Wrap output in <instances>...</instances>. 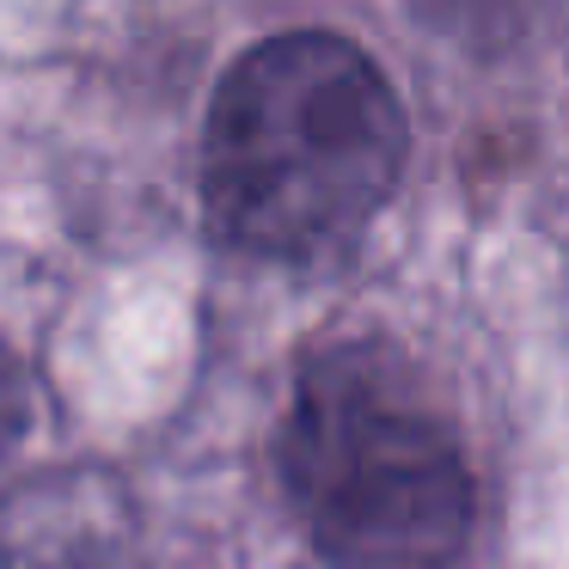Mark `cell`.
<instances>
[{"label": "cell", "mask_w": 569, "mask_h": 569, "mask_svg": "<svg viewBox=\"0 0 569 569\" xmlns=\"http://www.w3.org/2000/svg\"><path fill=\"white\" fill-rule=\"evenodd\" d=\"M405 111L368 50L288 31L239 56L202 136V209L233 251L319 263L349 251L405 172Z\"/></svg>", "instance_id": "6da1fadb"}, {"label": "cell", "mask_w": 569, "mask_h": 569, "mask_svg": "<svg viewBox=\"0 0 569 569\" xmlns=\"http://www.w3.org/2000/svg\"><path fill=\"white\" fill-rule=\"evenodd\" d=\"M282 478L337 569H447L478 508L453 422L380 343H337L300 368Z\"/></svg>", "instance_id": "7a4b0ae2"}, {"label": "cell", "mask_w": 569, "mask_h": 569, "mask_svg": "<svg viewBox=\"0 0 569 569\" xmlns=\"http://www.w3.org/2000/svg\"><path fill=\"white\" fill-rule=\"evenodd\" d=\"M557 0H429L435 26H447L453 38L496 50V43H515L527 26H539Z\"/></svg>", "instance_id": "3957f363"}, {"label": "cell", "mask_w": 569, "mask_h": 569, "mask_svg": "<svg viewBox=\"0 0 569 569\" xmlns=\"http://www.w3.org/2000/svg\"><path fill=\"white\" fill-rule=\"evenodd\" d=\"M31 410H38V398H31V373H26V361L13 356V343L0 337V466L26 447Z\"/></svg>", "instance_id": "277c9868"}]
</instances>
